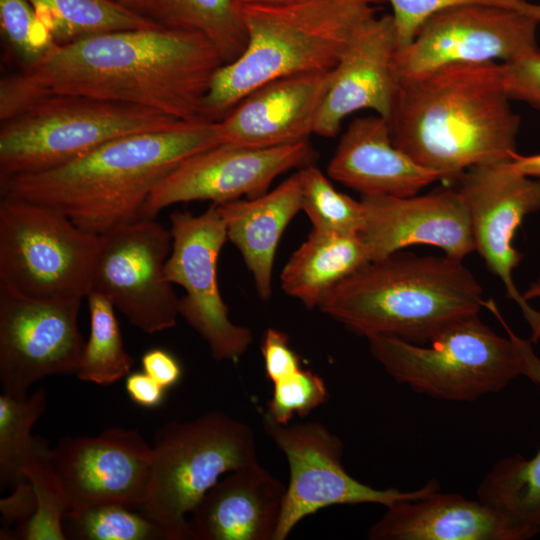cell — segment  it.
<instances>
[{
	"label": "cell",
	"mask_w": 540,
	"mask_h": 540,
	"mask_svg": "<svg viewBox=\"0 0 540 540\" xmlns=\"http://www.w3.org/2000/svg\"><path fill=\"white\" fill-rule=\"evenodd\" d=\"M224 64L202 34L164 26L57 44L1 80L0 120L40 98L70 95L143 106L183 122L206 121L204 99Z\"/></svg>",
	"instance_id": "6da1fadb"
},
{
	"label": "cell",
	"mask_w": 540,
	"mask_h": 540,
	"mask_svg": "<svg viewBox=\"0 0 540 540\" xmlns=\"http://www.w3.org/2000/svg\"><path fill=\"white\" fill-rule=\"evenodd\" d=\"M497 62L451 64L398 80L388 120L393 143L442 180L509 161L520 118Z\"/></svg>",
	"instance_id": "7a4b0ae2"
},
{
	"label": "cell",
	"mask_w": 540,
	"mask_h": 540,
	"mask_svg": "<svg viewBox=\"0 0 540 540\" xmlns=\"http://www.w3.org/2000/svg\"><path fill=\"white\" fill-rule=\"evenodd\" d=\"M222 144L219 123L198 121L111 140L59 166L0 180L1 196L52 207L102 235L142 218L158 183L189 156Z\"/></svg>",
	"instance_id": "3957f363"
},
{
	"label": "cell",
	"mask_w": 540,
	"mask_h": 540,
	"mask_svg": "<svg viewBox=\"0 0 540 540\" xmlns=\"http://www.w3.org/2000/svg\"><path fill=\"white\" fill-rule=\"evenodd\" d=\"M387 0H236L244 52L214 74L203 104L220 121L245 95L277 78L334 69L356 29Z\"/></svg>",
	"instance_id": "277c9868"
},
{
	"label": "cell",
	"mask_w": 540,
	"mask_h": 540,
	"mask_svg": "<svg viewBox=\"0 0 540 540\" xmlns=\"http://www.w3.org/2000/svg\"><path fill=\"white\" fill-rule=\"evenodd\" d=\"M462 261L397 252L349 275L318 308L359 336L427 344L486 305L480 284Z\"/></svg>",
	"instance_id": "5b68a950"
},
{
	"label": "cell",
	"mask_w": 540,
	"mask_h": 540,
	"mask_svg": "<svg viewBox=\"0 0 540 540\" xmlns=\"http://www.w3.org/2000/svg\"><path fill=\"white\" fill-rule=\"evenodd\" d=\"M507 331L503 337L472 314L427 344L383 335L367 340L371 355L396 382L436 399L472 402L525 373L518 336Z\"/></svg>",
	"instance_id": "8992f818"
},
{
	"label": "cell",
	"mask_w": 540,
	"mask_h": 540,
	"mask_svg": "<svg viewBox=\"0 0 540 540\" xmlns=\"http://www.w3.org/2000/svg\"><path fill=\"white\" fill-rule=\"evenodd\" d=\"M152 452L150 490L141 508L166 540L190 539L187 515L203 496L223 474L258 462L252 428L218 410L161 426Z\"/></svg>",
	"instance_id": "52a82bcc"
},
{
	"label": "cell",
	"mask_w": 540,
	"mask_h": 540,
	"mask_svg": "<svg viewBox=\"0 0 540 540\" xmlns=\"http://www.w3.org/2000/svg\"><path fill=\"white\" fill-rule=\"evenodd\" d=\"M184 123L143 106L55 95L25 106L0 128V180L47 170L119 137Z\"/></svg>",
	"instance_id": "ba28073f"
},
{
	"label": "cell",
	"mask_w": 540,
	"mask_h": 540,
	"mask_svg": "<svg viewBox=\"0 0 540 540\" xmlns=\"http://www.w3.org/2000/svg\"><path fill=\"white\" fill-rule=\"evenodd\" d=\"M100 235L86 232L62 212L1 196L0 282L39 299L86 297Z\"/></svg>",
	"instance_id": "9c48e42d"
},
{
	"label": "cell",
	"mask_w": 540,
	"mask_h": 540,
	"mask_svg": "<svg viewBox=\"0 0 540 540\" xmlns=\"http://www.w3.org/2000/svg\"><path fill=\"white\" fill-rule=\"evenodd\" d=\"M262 423L266 434L286 456L290 471L275 540H285L305 517L329 506L380 504L388 507L440 489L435 479L410 491L371 487L344 469L343 442L325 425L315 421L284 425L266 413Z\"/></svg>",
	"instance_id": "30bf717a"
},
{
	"label": "cell",
	"mask_w": 540,
	"mask_h": 540,
	"mask_svg": "<svg viewBox=\"0 0 540 540\" xmlns=\"http://www.w3.org/2000/svg\"><path fill=\"white\" fill-rule=\"evenodd\" d=\"M172 246L165 277L180 285L179 315L207 343L216 361L236 362L249 348L250 329L233 323L217 283V261L227 240L218 204L199 215L176 211L170 215Z\"/></svg>",
	"instance_id": "8fae6325"
},
{
	"label": "cell",
	"mask_w": 540,
	"mask_h": 540,
	"mask_svg": "<svg viewBox=\"0 0 540 540\" xmlns=\"http://www.w3.org/2000/svg\"><path fill=\"white\" fill-rule=\"evenodd\" d=\"M170 229L140 218L100 235L91 291L107 297L136 328L153 334L176 325L179 298L165 277Z\"/></svg>",
	"instance_id": "7c38bea8"
},
{
	"label": "cell",
	"mask_w": 540,
	"mask_h": 540,
	"mask_svg": "<svg viewBox=\"0 0 540 540\" xmlns=\"http://www.w3.org/2000/svg\"><path fill=\"white\" fill-rule=\"evenodd\" d=\"M540 21L505 7L470 4L427 18L412 42L397 49V80L451 64L506 63L538 51Z\"/></svg>",
	"instance_id": "4fadbf2b"
},
{
	"label": "cell",
	"mask_w": 540,
	"mask_h": 540,
	"mask_svg": "<svg viewBox=\"0 0 540 540\" xmlns=\"http://www.w3.org/2000/svg\"><path fill=\"white\" fill-rule=\"evenodd\" d=\"M81 298L39 299L0 282V381L3 393L22 398L36 381L76 374L83 340Z\"/></svg>",
	"instance_id": "5bb4252c"
},
{
	"label": "cell",
	"mask_w": 540,
	"mask_h": 540,
	"mask_svg": "<svg viewBox=\"0 0 540 540\" xmlns=\"http://www.w3.org/2000/svg\"><path fill=\"white\" fill-rule=\"evenodd\" d=\"M456 181L469 212L475 251L520 308L532 341H539L540 311L529 305L513 280L522 259L513 240L523 219L540 210V180L520 174L509 160L470 167Z\"/></svg>",
	"instance_id": "9a60e30c"
},
{
	"label": "cell",
	"mask_w": 540,
	"mask_h": 540,
	"mask_svg": "<svg viewBox=\"0 0 540 540\" xmlns=\"http://www.w3.org/2000/svg\"><path fill=\"white\" fill-rule=\"evenodd\" d=\"M316 156L308 141L271 148L219 144L189 156L170 171L150 194L142 218H156L177 203L221 204L260 196L278 176L313 164Z\"/></svg>",
	"instance_id": "2e32d148"
},
{
	"label": "cell",
	"mask_w": 540,
	"mask_h": 540,
	"mask_svg": "<svg viewBox=\"0 0 540 540\" xmlns=\"http://www.w3.org/2000/svg\"><path fill=\"white\" fill-rule=\"evenodd\" d=\"M152 446L136 429L112 427L95 437H66L50 448L48 463L69 509L105 504L141 508L149 494Z\"/></svg>",
	"instance_id": "e0dca14e"
},
{
	"label": "cell",
	"mask_w": 540,
	"mask_h": 540,
	"mask_svg": "<svg viewBox=\"0 0 540 540\" xmlns=\"http://www.w3.org/2000/svg\"><path fill=\"white\" fill-rule=\"evenodd\" d=\"M360 201L364 224L359 234L371 262L418 244L458 260L475 251L469 212L456 189L409 197L362 195Z\"/></svg>",
	"instance_id": "ac0fdd59"
},
{
	"label": "cell",
	"mask_w": 540,
	"mask_h": 540,
	"mask_svg": "<svg viewBox=\"0 0 540 540\" xmlns=\"http://www.w3.org/2000/svg\"><path fill=\"white\" fill-rule=\"evenodd\" d=\"M397 49L392 14L373 16L356 29L332 70L315 135L335 137L344 119L360 110H372L389 120L398 87L394 72Z\"/></svg>",
	"instance_id": "d6986e66"
},
{
	"label": "cell",
	"mask_w": 540,
	"mask_h": 540,
	"mask_svg": "<svg viewBox=\"0 0 540 540\" xmlns=\"http://www.w3.org/2000/svg\"><path fill=\"white\" fill-rule=\"evenodd\" d=\"M332 70L289 75L255 88L218 121L222 143L271 148L308 141Z\"/></svg>",
	"instance_id": "ffe728a7"
},
{
	"label": "cell",
	"mask_w": 540,
	"mask_h": 540,
	"mask_svg": "<svg viewBox=\"0 0 540 540\" xmlns=\"http://www.w3.org/2000/svg\"><path fill=\"white\" fill-rule=\"evenodd\" d=\"M538 533L479 499L436 491L386 507L367 536L371 540H528Z\"/></svg>",
	"instance_id": "44dd1931"
},
{
	"label": "cell",
	"mask_w": 540,
	"mask_h": 540,
	"mask_svg": "<svg viewBox=\"0 0 540 540\" xmlns=\"http://www.w3.org/2000/svg\"><path fill=\"white\" fill-rule=\"evenodd\" d=\"M285 493L259 462L233 470L190 513V539L275 540Z\"/></svg>",
	"instance_id": "7402d4cb"
},
{
	"label": "cell",
	"mask_w": 540,
	"mask_h": 540,
	"mask_svg": "<svg viewBox=\"0 0 540 540\" xmlns=\"http://www.w3.org/2000/svg\"><path fill=\"white\" fill-rule=\"evenodd\" d=\"M328 176L361 195L409 197L441 176L395 146L387 119L354 118L327 166Z\"/></svg>",
	"instance_id": "603a6c76"
},
{
	"label": "cell",
	"mask_w": 540,
	"mask_h": 540,
	"mask_svg": "<svg viewBox=\"0 0 540 540\" xmlns=\"http://www.w3.org/2000/svg\"><path fill=\"white\" fill-rule=\"evenodd\" d=\"M227 240L240 252L252 274L258 296L272 294L276 250L287 225L301 211V181L296 173L269 192L218 204Z\"/></svg>",
	"instance_id": "cb8c5ba5"
},
{
	"label": "cell",
	"mask_w": 540,
	"mask_h": 540,
	"mask_svg": "<svg viewBox=\"0 0 540 540\" xmlns=\"http://www.w3.org/2000/svg\"><path fill=\"white\" fill-rule=\"evenodd\" d=\"M369 262L360 234L312 229L284 266L281 288L307 309L318 308L332 288Z\"/></svg>",
	"instance_id": "d4e9b609"
},
{
	"label": "cell",
	"mask_w": 540,
	"mask_h": 540,
	"mask_svg": "<svg viewBox=\"0 0 540 540\" xmlns=\"http://www.w3.org/2000/svg\"><path fill=\"white\" fill-rule=\"evenodd\" d=\"M518 343L524 376L540 387V358L529 341L518 337ZM477 498L540 532V448L529 459L516 454L496 461L481 480Z\"/></svg>",
	"instance_id": "484cf974"
},
{
	"label": "cell",
	"mask_w": 540,
	"mask_h": 540,
	"mask_svg": "<svg viewBox=\"0 0 540 540\" xmlns=\"http://www.w3.org/2000/svg\"><path fill=\"white\" fill-rule=\"evenodd\" d=\"M28 1L57 44L109 32L162 26L113 0Z\"/></svg>",
	"instance_id": "4316f807"
},
{
	"label": "cell",
	"mask_w": 540,
	"mask_h": 540,
	"mask_svg": "<svg viewBox=\"0 0 540 540\" xmlns=\"http://www.w3.org/2000/svg\"><path fill=\"white\" fill-rule=\"evenodd\" d=\"M146 12L166 28L202 34L225 64L237 59L246 48L247 37L236 0H150Z\"/></svg>",
	"instance_id": "83f0119b"
},
{
	"label": "cell",
	"mask_w": 540,
	"mask_h": 540,
	"mask_svg": "<svg viewBox=\"0 0 540 540\" xmlns=\"http://www.w3.org/2000/svg\"><path fill=\"white\" fill-rule=\"evenodd\" d=\"M86 298L90 332L76 375L82 381L110 385L131 372L134 358L124 349L112 302L96 291H90Z\"/></svg>",
	"instance_id": "f1b7e54d"
},
{
	"label": "cell",
	"mask_w": 540,
	"mask_h": 540,
	"mask_svg": "<svg viewBox=\"0 0 540 540\" xmlns=\"http://www.w3.org/2000/svg\"><path fill=\"white\" fill-rule=\"evenodd\" d=\"M46 409V392L39 388L17 398L0 395V485L5 488L25 480L22 470L42 439L31 430Z\"/></svg>",
	"instance_id": "f546056e"
},
{
	"label": "cell",
	"mask_w": 540,
	"mask_h": 540,
	"mask_svg": "<svg viewBox=\"0 0 540 540\" xmlns=\"http://www.w3.org/2000/svg\"><path fill=\"white\" fill-rule=\"evenodd\" d=\"M49 451L50 448L42 439L23 467V476L35 494L36 509L27 521L17 526L13 539H67L63 520L69 509L68 500L48 463Z\"/></svg>",
	"instance_id": "4dcf8cb0"
},
{
	"label": "cell",
	"mask_w": 540,
	"mask_h": 540,
	"mask_svg": "<svg viewBox=\"0 0 540 540\" xmlns=\"http://www.w3.org/2000/svg\"><path fill=\"white\" fill-rule=\"evenodd\" d=\"M301 181V210L312 229L339 234H359L364 224L361 201L337 191L314 164L298 169Z\"/></svg>",
	"instance_id": "1f68e13d"
},
{
	"label": "cell",
	"mask_w": 540,
	"mask_h": 540,
	"mask_svg": "<svg viewBox=\"0 0 540 540\" xmlns=\"http://www.w3.org/2000/svg\"><path fill=\"white\" fill-rule=\"evenodd\" d=\"M121 504L68 510L63 520L67 539L166 540L162 529L144 513Z\"/></svg>",
	"instance_id": "d6a6232c"
},
{
	"label": "cell",
	"mask_w": 540,
	"mask_h": 540,
	"mask_svg": "<svg viewBox=\"0 0 540 540\" xmlns=\"http://www.w3.org/2000/svg\"><path fill=\"white\" fill-rule=\"evenodd\" d=\"M0 26L24 67L37 62L57 45L28 0H0Z\"/></svg>",
	"instance_id": "836d02e7"
},
{
	"label": "cell",
	"mask_w": 540,
	"mask_h": 540,
	"mask_svg": "<svg viewBox=\"0 0 540 540\" xmlns=\"http://www.w3.org/2000/svg\"><path fill=\"white\" fill-rule=\"evenodd\" d=\"M329 397L323 379L303 368L273 383L266 414L275 422L289 424L294 416L305 417Z\"/></svg>",
	"instance_id": "e575fe53"
},
{
	"label": "cell",
	"mask_w": 540,
	"mask_h": 540,
	"mask_svg": "<svg viewBox=\"0 0 540 540\" xmlns=\"http://www.w3.org/2000/svg\"><path fill=\"white\" fill-rule=\"evenodd\" d=\"M392 6L398 49L409 45L430 16L452 7L484 4L515 9L540 21V4L525 0H387Z\"/></svg>",
	"instance_id": "d590c367"
},
{
	"label": "cell",
	"mask_w": 540,
	"mask_h": 540,
	"mask_svg": "<svg viewBox=\"0 0 540 540\" xmlns=\"http://www.w3.org/2000/svg\"><path fill=\"white\" fill-rule=\"evenodd\" d=\"M500 64L509 98L540 110V50Z\"/></svg>",
	"instance_id": "8d00e7d4"
},
{
	"label": "cell",
	"mask_w": 540,
	"mask_h": 540,
	"mask_svg": "<svg viewBox=\"0 0 540 540\" xmlns=\"http://www.w3.org/2000/svg\"><path fill=\"white\" fill-rule=\"evenodd\" d=\"M261 354L266 377L272 382L281 380L301 369L300 357L291 348L288 336L268 328L262 337Z\"/></svg>",
	"instance_id": "74e56055"
},
{
	"label": "cell",
	"mask_w": 540,
	"mask_h": 540,
	"mask_svg": "<svg viewBox=\"0 0 540 540\" xmlns=\"http://www.w3.org/2000/svg\"><path fill=\"white\" fill-rule=\"evenodd\" d=\"M36 498L31 484L25 479L14 486L9 496L0 500L1 539H12L10 527L13 524H22L35 512Z\"/></svg>",
	"instance_id": "f35d334b"
},
{
	"label": "cell",
	"mask_w": 540,
	"mask_h": 540,
	"mask_svg": "<svg viewBox=\"0 0 540 540\" xmlns=\"http://www.w3.org/2000/svg\"><path fill=\"white\" fill-rule=\"evenodd\" d=\"M141 364L143 371L165 389L176 385L181 379L182 367L179 361L164 349L146 351L141 358Z\"/></svg>",
	"instance_id": "ab89813d"
},
{
	"label": "cell",
	"mask_w": 540,
	"mask_h": 540,
	"mask_svg": "<svg viewBox=\"0 0 540 540\" xmlns=\"http://www.w3.org/2000/svg\"><path fill=\"white\" fill-rule=\"evenodd\" d=\"M125 390L134 403L152 409L163 402L167 389L142 371L130 372L126 376Z\"/></svg>",
	"instance_id": "60d3db41"
},
{
	"label": "cell",
	"mask_w": 540,
	"mask_h": 540,
	"mask_svg": "<svg viewBox=\"0 0 540 540\" xmlns=\"http://www.w3.org/2000/svg\"><path fill=\"white\" fill-rule=\"evenodd\" d=\"M511 164L517 172L524 176L540 178V153L528 156L516 154L511 160Z\"/></svg>",
	"instance_id": "b9f144b4"
},
{
	"label": "cell",
	"mask_w": 540,
	"mask_h": 540,
	"mask_svg": "<svg viewBox=\"0 0 540 540\" xmlns=\"http://www.w3.org/2000/svg\"><path fill=\"white\" fill-rule=\"evenodd\" d=\"M137 12H146L150 0H113ZM141 13V12H140Z\"/></svg>",
	"instance_id": "7bdbcfd3"
},
{
	"label": "cell",
	"mask_w": 540,
	"mask_h": 540,
	"mask_svg": "<svg viewBox=\"0 0 540 540\" xmlns=\"http://www.w3.org/2000/svg\"><path fill=\"white\" fill-rule=\"evenodd\" d=\"M522 295L526 301L540 298V278L533 282Z\"/></svg>",
	"instance_id": "ee69618b"
},
{
	"label": "cell",
	"mask_w": 540,
	"mask_h": 540,
	"mask_svg": "<svg viewBox=\"0 0 540 540\" xmlns=\"http://www.w3.org/2000/svg\"><path fill=\"white\" fill-rule=\"evenodd\" d=\"M525 1H529V2H532V0H525Z\"/></svg>",
	"instance_id": "f6af8a7d"
}]
</instances>
